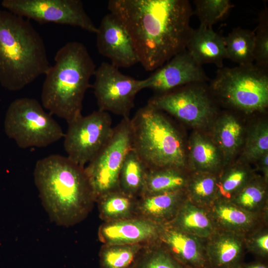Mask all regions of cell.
Wrapping results in <instances>:
<instances>
[{"label":"cell","instance_id":"obj_13","mask_svg":"<svg viewBox=\"0 0 268 268\" xmlns=\"http://www.w3.org/2000/svg\"><path fill=\"white\" fill-rule=\"evenodd\" d=\"M209 80L202 66L185 49L143 79V82L144 89L149 88L160 94L186 85Z\"/></svg>","mask_w":268,"mask_h":268},{"label":"cell","instance_id":"obj_24","mask_svg":"<svg viewBox=\"0 0 268 268\" xmlns=\"http://www.w3.org/2000/svg\"><path fill=\"white\" fill-rule=\"evenodd\" d=\"M183 170L171 167L148 169L140 196L185 190L189 178Z\"/></svg>","mask_w":268,"mask_h":268},{"label":"cell","instance_id":"obj_35","mask_svg":"<svg viewBox=\"0 0 268 268\" xmlns=\"http://www.w3.org/2000/svg\"><path fill=\"white\" fill-rule=\"evenodd\" d=\"M254 33V64L268 70V9L266 6L259 14Z\"/></svg>","mask_w":268,"mask_h":268},{"label":"cell","instance_id":"obj_8","mask_svg":"<svg viewBox=\"0 0 268 268\" xmlns=\"http://www.w3.org/2000/svg\"><path fill=\"white\" fill-rule=\"evenodd\" d=\"M130 118L122 119L100 150L85 166L96 201L102 196L119 189L121 168L132 149Z\"/></svg>","mask_w":268,"mask_h":268},{"label":"cell","instance_id":"obj_1","mask_svg":"<svg viewBox=\"0 0 268 268\" xmlns=\"http://www.w3.org/2000/svg\"><path fill=\"white\" fill-rule=\"evenodd\" d=\"M110 13L128 32L139 63L155 70L186 49L193 28L188 0H110Z\"/></svg>","mask_w":268,"mask_h":268},{"label":"cell","instance_id":"obj_34","mask_svg":"<svg viewBox=\"0 0 268 268\" xmlns=\"http://www.w3.org/2000/svg\"><path fill=\"white\" fill-rule=\"evenodd\" d=\"M132 268H184L163 247L145 246Z\"/></svg>","mask_w":268,"mask_h":268},{"label":"cell","instance_id":"obj_9","mask_svg":"<svg viewBox=\"0 0 268 268\" xmlns=\"http://www.w3.org/2000/svg\"><path fill=\"white\" fill-rule=\"evenodd\" d=\"M205 82L192 83L151 98L147 104L195 128L205 127L216 108Z\"/></svg>","mask_w":268,"mask_h":268},{"label":"cell","instance_id":"obj_33","mask_svg":"<svg viewBox=\"0 0 268 268\" xmlns=\"http://www.w3.org/2000/svg\"><path fill=\"white\" fill-rule=\"evenodd\" d=\"M268 152V125L260 122L250 130L242 152V159L246 162H255Z\"/></svg>","mask_w":268,"mask_h":268},{"label":"cell","instance_id":"obj_7","mask_svg":"<svg viewBox=\"0 0 268 268\" xmlns=\"http://www.w3.org/2000/svg\"><path fill=\"white\" fill-rule=\"evenodd\" d=\"M5 129L21 148L46 147L65 135L60 125L39 101L28 97L17 99L10 104Z\"/></svg>","mask_w":268,"mask_h":268},{"label":"cell","instance_id":"obj_15","mask_svg":"<svg viewBox=\"0 0 268 268\" xmlns=\"http://www.w3.org/2000/svg\"><path fill=\"white\" fill-rule=\"evenodd\" d=\"M162 225L138 216L107 221L99 227L98 237L104 245L146 246L158 241Z\"/></svg>","mask_w":268,"mask_h":268},{"label":"cell","instance_id":"obj_16","mask_svg":"<svg viewBox=\"0 0 268 268\" xmlns=\"http://www.w3.org/2000/svg\"><path fill=\"white\" fill-rule=\"evenodd\" d=\"M158 242L184 268H203L206 265L205 247L200 238L166 224Z\"/></svg>","mask_w":268,"mask_h":268},{"label":"cell","instance_id":"obj_12","mask_svg":"<svg viewBox=\"0 0 268 268\" xmlns=\"http://www.w3.org/2000/svg\"><path fill=\"white\" fill-rule=\"evenodd\" d=\"M93 88L98 110L129 119L136 94L144 89L143 79L122 73L111 64L103 62L96 69Z\"/></svg>","mask_w":268,"mask_h":268},{"label":"cell","instance_id":"obj_21","mask_svg":"<svg viewBox=\"0 0 268 268\" xmlns=\"http://www.w3.org/2000/svg\"><path fill=\"white\" fill-rule=\"evenodd\" d=\"M168 224L199 238H209L217 230L207 209L199 207L186 198Z\"/></svg>","mask_w":268,"mask_h":268},{"label":"cell","instance_id":"obj_39","mask_svg":"<svg viewBox=\"0 0 268 268\" xmlns=\"http://www.w3.org/2000/svg\"></svg>","mask_w":268,"mask_h":268},{"label":"cell","instance_id":"obj_29","mask_svg":"<svg viewBox=\"0 0 268 268\" xmlns=\"http://www.w3.org/2000/svg\"><path fill=\"white\" fill-rule=\"evenodd\" d=\"M145 246L104 245L99 254L101 268H132Z\"/></svg>","mask_w":268,"mask_h":268},{"label":"cell","instance_id":"obj_25","mask_svg":"<svg viewBox=\"0 0 268 268\" xmlns=\"http://www.w3.org/2000/svg\"><path fill=\"white\" fill-rule=\"evenodd\" d=\"M137 198L119 189L109 192L96 200L100 216L105 222L136 217Z\"/></svg>","mask_w":268,"mask_h":268},{"label":"cell","instance_id":"obj_6","mask_svg":"<svg viewBox=\"0 0 268 268\" xmlns=\"http://www.w3.org/2000/svg\"><path fill=\"white\" fill-rule=\"evenodd\" d=\"M209 88L222 103L246 114L268 106V70L255 64L218 68Z\"/></svg>","mask_w":268,"mask_h":268},{"label":"cell","instance_id":"obj_17","mask_svg":"<svg viewBox=\"0 0 268 268\" xmlns=\"http://www.w3.org/2000/svg\"><path fill=\"white\" fill-rule=\"evenodd\" d=\"M186 49L200 65L213 64L218 68L223 67V61L227 59L224 37L215 32L212 28L200 25L193 29Z\"/></svg>","mask_w":268,"mask_h":268},{"label":"cell","instance_id":"obj_3","mask_svg":"<svg viewBox=\"0 0 268 268\" xmlns=\"http://www.w3.org/2000/svg\"><path fill=\"white\" fill-rule=\"evenodd\" d=\"M95 64L86 46L70 41L55 56V64L45 74L41 100L44 108L67 124L80 117L85 92L91 86Z\"/></svg>","mask_w":268,"mask_h":268},{"label":"cell","instance_id":"obj_10","mask_svg":"<svg viewBox=\"0 0 268 268\" xmlns=\"http://www.w3.org/2000/svg\"><path fill=\"white\" fill-rule=\"evenodd\" d=\"M113 128L109 113L99 110L68 123L64 142L67 157L85 167L108 141Z\"/></svg>","mask_w":268,"mask_h":268},{"label":"cell","instance_id":"obj_20","mask_svg":"<svg viewBox=\"0 0 268 268\" xmlns=\"http://www.w3.org/2000/svg\"><path fill=\"white\" fill-rule=\"evenodd\" d=\"M205 248L207 262L215 268H231L238 263L243 251L242 235L217 230Z\"/></svg>","mask_w":268,"mask_h":268},{"label":"cell","instance_id":"obj_5","mask_svg":"<svg viewBox=\"0 0 268 268\" xmlns=\"http://www.w3.org/2000/svg\"><path fill=\"white\" fill-rule=\"evenodd\" d=\"M130 122L132 149L148 169H184L187 159L183 139L163 112L146 104Z\"/></svg>","mask_w":268,"mask_h":268},{"label":"cell","instance_id":"obj_2","mask_svg":"<svg viewBox=\"0 0 268 268\" xmlns=\"http://www.w3.org/2000/svg\"><path fill=\"white\" fill-rule=\"evenodd\" d=\"M34 177L45 210L59 226L81 221L96 201L85 167L67 156L52 154L39 160Z\"/></svg>","mask_w":268,"mask_h":268},{"label":"cell","instance_id":"obj_22","mask_svg":"<svg viewBox=\"0 0 268 268\" xmlns=\"http://www.w3.org/2000/svg\"><path fill=\"white\" fill-rule=\"evenodd\" d=\"M213 128V141L219 149L222 161L227 164L240 149L243 140V129L233 114L225 113L216 121Z\"/></svg>","mask_w":268,"mask_h":268},{"label":"cell","instance_id":"obj_27","mask_svg":"<svg viewBox=\"0 0 268 268\" xmlns=\"http://www.w3.org/2000/svg\"><path fill=\"white\" fill-rule=\"evenodd\" d=\"M148 169L132 149L128 153L121 169L119 189L136 198L142 194Z\"/></svg>","mask_w":268,"mask_h":268},{"label":"cell","instance_id":"obj_36","mask_svg":"<svg viewBox=\"0 0 268 268\" xmlns=\"http://www.w3.org/2000/svg\"><path fill=\"white\" fill-rule=\"evenodd\" d=\"M249 245L251 249L256 253L262 256L267 255L268 254V232H264L254 236L249 241Z\"/></svg>","mask_w":268,"mask_h":268},{"label":"cell","instance_id":"obj_32","mask_svg":"<svg viewBox=\"0 0 268 268\" xmlns=\"http://www.w3.org/2000/svg\"><path fill=\"white\" fill-rule=\"evenodd\" d=\"M193 2L200 25L208 28L222 20L234 6L229 0H195Z\"/></svg>","mask_w":268,"mask_h":268},{"label":"cell","instance_id":"obj_19","mask_svg":"<svg viewBox=\"0 0 268 268\" xmlns=\"http://www.w3.org/2000/svg\"><path fill=\"white\" fill-rule=\"evenodd\" d=\"M207 210L217 229L240 235L250 231L257 222V214L244 210L230 200L217 199Z\"/></svg>","mask_w":268,"mask_h":268},{"label":"cell","instance_id":"obj_23","mask_svg":"<svg viewBox=\"0 0 268 268\" xmlns=\"http://www.w3.org/2000/svg\"><path fill=\"white\" fill-rule=\"evenodd\" d=\"M189 145L188 163L195 172L214 173L220 168L222 158L212 140L196 132L192 134Z\"/></svg>","mask_w":268,"mask_h":268},{"label":"cell","instance_id":"obj_30","mask_svg":"<svg viewBox=\"0 0 268 268\" xmlns=\"http://www.w3.org/2000/svg\"><path fill=\"white\" fill-rule=\"evenodd\" d=\"M267 183L264 178L253 177L230 201L247 211L258 214L266 205Z\"/></svg>","mask_w":268,"mask_h":268},{"label":"cell","instance_id":"obj_11","mask_svg":"<svg viewBox=\"0 0 268 268\" xmlns=\"http://www.w3.org/2000/svg\"><path fill=\"white\" fill-rule=\"evenodd\" d=\"M1 4L11 13L40 24L69 25L95 34L98 31L80 0H3Z\"/></svg>","mask_w":268,"mask_h":268},{"label":"cell","instance_id":"obj_26","mask_svg":"<svg viewBox=\"0 0 268 268\" xmlns=\"http://www.w3.org/2000/svg\"><path fill=\"white\" fill-rule=\"evenodd\" d=\"M254 30L239 27L234 28L224 37L227 59L246 66L254 64Z\"/></svg>","mask_w":268,"mask_h":268},{"label":"cell","instance_id":"obj_37","mask_svg":"<svg viewBox=\"0 0 268 268\" xmlns=\"http://www.w3.org/2000/svg\"><path fill=\"white\" fill-rule=\"evenodd\" d=\"M258 168L262 172L264 179L268 182V152L264 154L257 161Z\"/></svg>","mask_w":268,"mask_h":268},{"label":"cell","instance_id":"obj_14","mask_svg":"<svg viewBox=\"0 0 268 268\" xmlns=\"http://www.w3.org/2000/svg\"><path fill=\"white\" fill-rule=\"evenodd\" d=\"M96 34V46L114 66L130 67L139 63L132 39L122 24L109 13L102 19Z\"/></svg>","mask_w":268,"mask_h":268},{"label":"cell","instance_id":"obj_18","mask_svg":"<svg viewBox=\"0 0 268 268\" xmlns=\"http://www.w3.org/2000/svg\"><path fill=\"white\" fill-rule=\"evenodd\" d=\"M137 199L136 216L160 224L169 223L186 199L185 190L143 195Z\"/></svg>","mask_w":268,"mask_h":268},{"label":"cell","instance_id":"obj_4","mask_svg":"<svg viewBox=\"0 0 268 268\" xmlns=\"http://www.w3.org/2000/svg\"><path fill=\"white\" fill-rule=\"evenodd\" d=\"M51 66L44 41L29 20L0 8V84L21 90Z\"/></svg>","mask_w":268,"mask_h":268},{"label":"cell","instance_id":"obj_28","mask_svg":"<svg viewBox=\"0 0 268 268\" xmlns=\"http://www.w3.org/2000/svg\"><path fill=\"white\" fill-rule=\"evenodd\" d=\"M218 178L214 173L195 172L188 178L187 199L195 205L207 209L216 200Z\"/></svg>","mask_w":268,"mask_h":268},{"label":"cell","instance_id":"obj_38","mask_svg":"<svg viewBox=\"0 0 268 268\" xmlns=\"http://www.w3.org/2000/svg\"><path fill=\"white\" fill-rule=\"evenodd\" d=\"M246 268H268L267 267L262 264H255L250 265Z\"/></svg>","mask_w":268,"mask_h":268},{"label":"cell","instance_id":"obj_31","mask_svg":"<svg viewBox=\"0 0 268 268\" xmlns=\"http://www.w3.org/2000/svg\"><path fill=\"white\" fill-rule=\"evenodd\" d=\"M253 177L245 166L237 165L228 168L218 178L216 200H231Z\"/></svg>","mask_w":268,"mask_h":268}]
</instances>
